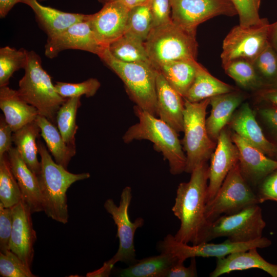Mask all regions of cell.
I'll use <instances>...</instances> for the list:
<instances>
[{
  "mask_svg": "<svg viewBox=\"0 0 277 277\" xmlns=\"http://www.w3.org/2000/svg\"><path fill=\"white\" fill-rule=\"evenodd\" d=\"M208 171L207 162L200 164L190 173L189 181L177 187L172 211L181 222L174 235L180 242L196 245L206 242L210 224L205 216Z\"/></svg>",
  "mask_w": 277,
  "mask_h": 277,
  "instance_id": "1",
  "label": "cell"
},
{
  "mask_svg": "<svg viewBox=\"0 0 277 277\" xmlns=\"http://www.w3.org/2000/svg\"><path fill=\"white\" fill-rule=\"evenodd\" d=\"M41 169L37 175L43 201V211L52 220L66 224L69 214L66 193L75 182L88 179V172L72 173L57 164L40 140L37 141Z\"/></svg>",
  "mask_w": 277,
  "mask_h": 277,
  "instance_id": "2",
  "label": "cell"
},
{
  "mask_svg": "<svg viewBox=\"0 0 277 277\" xmlns=\"http://www.w3.org/2000/svg\"><path fill=\"white\" fill-rule=\"evenodd\" d=\"M138 122L127 129L122 137L126 144L135 140H148L168 162L170 172L177 175L185 172L186 156L179 138L178 132L168 124L135 105Z\"/></svg>",
  "mask_w": 277,
  "mask_h": 277,
  "instance_id": "3",
  "label": "cell"
},
{
  "mask_svg": "<svg viewBox=\"0 0 277 277\" xmlns=\"http://www.w3.org/2000/svg\"><path fill=\"white\" fill-rule=\"evenodd\" d=\"M98 57L121 79L135 105L157 117L156 79L158 70L151 63L121 61L113 56L107 47Z\"/></svg>",
  "mask_w": 277,
  "mask_h": 277,
  "instance_id": "4",
  "label": "cell"
},
{
  "mask_svg": "<svg viewBox=\"0 0 277 277\" xmlns=\"http://www.w3.org/2000/svg\"><path fill=\"white\" fill-rule=\"evenodd\" d=\"M24 70L25 74L18 83L19 95L37 109L38 115L56 126L57 112L67 98L57 92L50 76L42 67L40 56L35 51H28Z\"/></svg>",
  "mask_w": 277,
  "mask_h": 277,
  "instance_id": "5",
  "label": "cell"
},
{
  "mask_svg": "<svg viewBox=\"0 0 277 277\" xmlns=\"http://www.w3.org/2000/svg\"><path fill=\"white\" fill-rule=\"evenodd\" d=\"M196 32L185 29L172 21L153 28L145 45L151 64L157 70L174 61L196 60L198 44Z\"/></svg>",
  "mask_w": 277,
  "mask_h": 277,
  "instance_id": "6",
  "label": "cell"
},
{
  "mask_svg": "<svg viewBox=\"0 0 277 277\" xmlns=\"http://www.w3.org/2000/svg\"><path fill=\"white\" fill-rule=\"evenodd\" d=\"M184 99V135L181 143L186 156L185 172L191 173L196 166L210 159L216 142L209 137L206 124V110L210 98L198 102Z\"/></svg>",
  "mask_w": 277,
  "mask_h": 277,
  "instance_id": "7",
  "label": "cell"
},
{
  "mask_svg": "<svg viewBox=\"0 0 277 277\" xmlns=\"http://www.w3.org/2000/svg\"><path fill=\"white\" fill-rule=\"evenodd\" d=\"M259 204L256 193L243 176L239 163L229 171L214 197L207 202L205 216L209 223L223 215L235 213Z\"/></svg>",
  "mask_w": 277,
  "mask_h": 277,
  "instance_id": "8",
  "label": "cell"
},
{
  "mask_svg": "<svg viewBox=\"0 0 277 277\" xmlns=\"http://www.w3.org/2000/svg\"><path fill=\"white\" fill-rule=\"evenodd\" d=\"M259 204L250 205L232 214L223 215L210 224L206 242L226 237L234 243H245L263 236L266 227Z\"/></svg>",
  "mask_w": 277,
  "mask_h": 277,
  "instance_id": "9",
  "label": "cell"
},
{
  "mask_svg": "<svg viewBox=\"0 0 277 277\" xmlns=\"http://www.w3.org/2000/svg\"><path fill=\"white\" fill-rule=\"evenodd\" d=\"M132 199V189L130 186L122 190L118 206L111 199H107L104 207L109 213L117 227L116 236L119 239V247L116 253L110 260L104 262L103 266L112 271L114 265L121 262L128 265L135 263V249L134 239L136 229L143 226L144 219L139 217L132 222L128 214V209Z\"/></svg>",
  "mask_w": 277,
  "mask_h": 277,
  "instance_id": "10",
  "label": "cell"
},
{
  "mask_svg": "<svg viewBox=\"0 0 277 277\" xmlns=\"http://www.w3.org/2000/svg\"><path fill=\"white\" fill-rule=\"evenodd\" d=\"M270 24L266 18L255 25L233 27L223 42L221 54L223 68L231 61L244 59L253 62L268 46Z\"/></svg>",
  "mask_w": 277,
  "mask_h": 277,
  "instance_id": "11",
  "label": "cell"
},
{
  "mask_svg": "<svg viewBox=\"0 0 277 277\" xmlns=\"http://www.w3.org/2000/svg\"><path fill=\"white\" fill-rule=\"evenodd\" d=\"M271 244V241L270 240L262 236L245 243H234L227 239L220 244L206 242L190 246L188 244L176 241L174 235L169 234L159 242L157 247L160 252L169 253L178 260L185 261L187 259L196 257L222 258L235 252L245 251L253 248H266Z\"/></svg>",
  "mask_w": 277,
  "mask_h": 277,
  "instance_id": "12",
  "label": "cell"
},
{
  "mask_svg": "<svg viewBox=\"0 0 277 277\" xmlns=\"http://www.w3.org/2000/svg\"><path fill=\"white\" fill-rule=\"evenodd\" d=\"M170 3L172 21L195 32L200 24L214 17L238 14L231 0H170Z\"/></svg>",
  "mask_w": 277,
  "mask_h": 277,
  "instance_id": "13",
  "label": "cell"
},
{
  "mask_svg": "<svg viewBox=\"0 0 277 277\" xmlns=\"http://www.w3.org/2000/svg\"><path fill=\"white\" fill-rule=\"evenodd\" d=\"M130 9L122 3L112 2L103 5L99 11L89 14L88 22L100 45L107 47L125 33Z\"/></svg>",
  "mask_w": 277,
  "mask_h": 277,
  "instance_id": "14",
  "label": "cell"
},
{
  "mask_svg": "<svg viewBox=\"0 0 277 277\" xmlns=\"http://www.w3.org/2000/svg\"><path fill=\"white\" fill-rule=\"evenodd\" d=\"M88 17L85 21L70 26L56 36L47 38L45 45L46 56L53 58L67 49L83 50L99 56L106 47L97 42L88 22Z\"/></svg>",
  "mask_w": 277,
  "mask_h": 277,
  "instance_id": "15",
  "label": "cell"
},
{
  "mask_svg": "<svg viewBox=\"0 0 277 277\" xmlns=\"http://www.w3.org/2000/svg\"><path fill=\"white\" fill-rule=\"evenodd\" d=\"M231 133L225 128L222 130L210 159L207 203L214 197L229 171L239 163V150Z\"/></svg>",
  "mask_w": 277,
  "mask_h": 277,
  "instance_id": "16",
  "label": "cell"
},
{
  "mask_svg": "<svg viewBox=\"0 0 277 277\" xmlns=\"http://www.w3.org/2000/svg\"><path fill=\"white\" fill-rule=\"evenodd\" d=\"M11 208L13 223L9 249L31 269L34 245L36 240L31 217L32 213L23 200Z\"/></svg>",
  "mask_w": 277,
  "mask_h": 277,
  "instance_id": "17",
  "label": "cell"
},
{
  "mask_svg": "<svg viewBox=\"0 0 277 277\" xmlns=\"http://www.w3.org/2000/svg\"><path fill=\"white\" fill-rule=\"evenodd\" d=\"M231 135L239 150L241 173L250 186H258L266 176L277 169L276 160L267 156L235 132H232Z\"/></svg>",
  "mask_w": 277,
  "mask_h": 277,
  "instance_id": "18",
  "label": "cell"
},
{
  "mask_svg": "<svg viewBox=\"0 0 277 277\" xmlns=\"http://www.w3.org/2000/svg\"><path fill=\"white\" fill-rule=\"evenodd\" d=\"M228 125L234 132L244 140L258 148L267 156L275 160V148L264 134L248 103H243L240 106Z\"/></svg>",
  "mask_w": 277,
  "mask_h": 277,
  "instance_id": "19",
  "label": "cell"
},
{
  "mask_svg": "<svg viewBox=\"0 0 277 277\" xmlns=\"http://www.w3.org/2000/svg\"><path fill=\"white\" fill-rule=\"evenodd\" d=\"M156 93L157 117L178 133L183 132L184 99L159 71L156 79Z\"/></svg>",
  "mask_w": 277,
  "mask_h": 277,
  "instance_id": "20",
  "label": "cell"
},
{
  "mask_svg": "<svg viewBox=\"0 0 277 277\" xmlns=\"http://www.w3.org/2000/svg\"><path fill=\"white\" fill-rule=\"evenodd\" d=\"M11 170L19 186L22 200L32 213L43 211V201L37 175L25 163L16 148L7 152Z\"/></svg>",
  "mask_w": 277,
  "mask_h": 277,
  "instance_id": "21",
  "label": "cell"
},
{
  "mask_svg": "<svg viewBox=\"0 0 277 277\" xmlns=\"http://www.w3.org/2000/svg\"><path fill=\"white\" fill-rule=\"evenodd\" d=\"M246 97L245 93L237 89L210 98L211 112L206 118V124L208 135L213 141L216 142L220 133Z\"/></svg>",
  "mask_w": 277,
  "mask_h": 277,
  "instance_id": "22",
  "label": "cell"
},
{
  "mask_svg": "<svg viewBox=\"0 0 277 277\" xmlns=\"http://www.w3.org/2000/svg\"><path fill=\"white\" fill-rule=\"evenodd\" d=\"M253 248L245 251L232 253L225 257L216 259L215 267L210 277H219L235 271L252 268L261 269L272 277H277V264L266 261Z\"/></svg>",
  "mask_w": 277,
  "mask_h": 277,
  "instance_id": "23",
  "label": "cell"
},
{
  "mask_svg": "<svg viewBox=\"0 0 277 277\" xmlns=\"http://www.w3.org/2000/svg\"><path fill=\"white\" fill-rule=\"evenodd\" d=\"M0 108L13 132L35 121L38 112L19 95L17 90L8 86L0 87Z\"/></svg>",
  "mask_w": 277,
  "mask_h": 277,
  "instance_id": "24",
  "label": "cell"
},
{
  "mask_svg": "<svg viewBox=\"0 0 277 277\" xmlns=\"http://www.w3.org/2000/svg\"><path fill=\"white\" fill-rule=\"evenodd\" d=\"M33 11L39 27L46 33L47 38L64 31L70 26L87 19L88 14L69 13L41 5L32 0L29 6Z\"/></svg>",
  "mask_w": 277,
  "mask_h": 277,
  "instance_id": "25",
  "label": "cell"
},
{
  "mask_svg": "<svg viewBox=\"0 0 277 277\" xmlns=\"http://www.w3.org/2000/svg\"><path fill=\"white\" fill-rule=\"evenodd\" d=\"M237 89L213 76L198 63L194 81L184 98L191 102H198Z\"/></svg>",
  "mask_w": 277,
  "mask_h": 277,
  "instance_id": "26",
  "label": "cell"
},
{
  "mask_svg": "<svg viewBox=\"0 0 277 277\" xmlns=\"http://www.w3.org/2000/svg\"><path fill=\"white\" fill-rule=\"evenodd\" d=\"M41 129L36 120L13 132L12 141L22 159L36 175L39 172L41 163L38 161L37 144Z\"/></svg>",
  "mask_w": 277,
  "mask_h": 277,
  "instance_id": "27",
  "label": "cell"
},
{
  "mask_svg": "<svg viewBox=\"0 0 277 277\" xmlns=\"http://www.w3.org/2000/svg\"><path fill=\"white\" fill-rule=\"evenodd\" d=\"M174 256L167 253L137 260L126 268L116 271L121 277H165L170 267L177 261Z\"/></svg>",
  "mask_w": 277,
  "mask_h": 277,
  "instance_id": "28",
  "label": "cell"
},
{
  "mask_svg": "<svg viewBox=\"0 0 277 277\" xmlns=\"http://www.w3.org/2000/svg\"><path fill=\"white\" fill-rule=\"evenodd\" d=\"M197 64L196 60L174 61L162 65L157 70L184 98L194 81Z\"/></svg>",
  "mask_w": 277,
  "mask_h": 277,
  "instance_id": "29",
  "label": "cell"
},
{
  "mask_svg": "<svg viewBox=\"0 0 277 277\" xmlns=\"http://www.w3.org/2000/svg\"><path fill=\"white\" fill-rule=\"evenodd\" d=\"M36 121L41 129V135L55 162L67 169L71 159L76 154V148L67 145L57 126L46 117L38 115Z\"/></svg>",
  "mask_w": 277,
  "mask_h": 277,
  "instance_id": "30",
  "label": "cell"
},
{
  "mask_svg": "<svg viewBox=\"0 0 277 277\" xmlns=\"http://www.w3.org/2000/svg\"><path fill=\"white\" fill-rule=\"evenodd\" d=\"M107 48L113 56L121 61L151 63L145 42L129 33L126 32L111 43Z\"/></svg>",
  "mask_w": 277,
  "mask_h": 277,
  "instance_id": "31",
  "label": "cell"
},
{
  "mask_svg": "<svg viewBox=\"0 0 277 277\" xmlns=\"http://www.w3.org/2000/svg\"><path fill=\"white\" fill-rule=\"evenodd\" d=\"M81 105V97L68 98L61 106L56 116V126L64 141L68 146L75 148V136L78 128L76 114Z\"/></svg>",
  "mask_w": 277,
  "mask_h": 277,
  "instance_id": "32",
  "label": "cell"
},
{
  "mask_svg": "<svg viewBox=\"0 0 277 277\" xmlns=\"http://www.w3.org/2000/svg\"><path fill=\"white\" fill-rule=\"evenodd\" d=\"M223 68L225 72L244 90L254 92L265 87L251 61L235 60Z\"/></svg>",
  "mask_w": 277,
  "mask_h": 277,
  "instance_id": "33",
  "label": "cell"
},
{
  "mask_svg": "<svg viewBox=\"0 0 277 277\" xmlns=\"http://www.w3.org/2000/svg\"><path fill=\"white\" fill-rule=\"evenodd\" d=\"M21 201V191L6 153L0 157V203L5 207L11 208Z\"/></svg>",
  "mask_w": 277,
  "mask_h": 277,
  "instance_id": "34",
  "label": "cell"
},
{
  "mask_svg": "<svg viewBox=\"0 0 277 277\" xmlns=\"http://www.w3.org/2000/svg\"><path fill=\"white\" fill-rule=\"evenodd\" d=\"M152 28L150 0L130 9L126 32L145 42Z\"/></svg>",
  "mask_w": 277,
  "mask_h": 277,
  "instance_id": "35",
  "label": "cell"
},
{
  "mask_svg": "<svg viewBox=\"0 0 277 277\" xmlns=\"http://www.w3.org/2000/svg\"><path fill=\"white\" fill-rule=\"evenodd\" d=\"M28 51L17 50L9 46L0 49V87L8 86L13 74L24 69L27 62Z\"/></svg>",
  "mask_w": 277,
  "mask_h": 277,
  "instance_id": "36",
  "label": "cell"
},
{
  "mask_svg": "<svg viewBox=\"0 0 277 277\" xmlns=\"http://www.w3.org/2000/svg\"><path fill=\"white\" fill-rule=\"evenodd\" d=\"M252 63L265 87L277 85V52L270 44Z\"/></svg>",
  "mask_w": 277,
  "mask_h": 277,
  "instance_id": "37",
  "label": "cell"
},
{
  "mask_svg": "<svg viewBox=\"0 0 277 277\" xmlns=\"http://www.w3.org/2000/svg\"><path fill=\"white\" fill-rule=\"evenodd\" d=\"M55 87L57 92L63 97L68 98L72 97H86L94 96L100 87L101 83L95 78H90L79 83H70L56 82Z\"/></svg>",
  "mask_w": 277,
  "mask_h": 277,
  "instance_id": "38",
  "label": "cell"
},
{
  "mask_svg": "<svg viewBox=\"0 0 277 277\" xmlns=\"http://www.w3.org/2000/svg\"><path fill=\"white\" fill-rule=\"evenodd\" d=\"M0 275L2 277H35L31 269L10 250L0 252Z\"/></svg>",
  "mask_w": 277,
  "mask_h": 277,
  "instance_id": "39",
  "label": "cell"
},
{
  "mask_svg": "<svg viewBox=\"0 0 277 277\" xmlns=\"http://www.w3.org/2000/svg\"><path fill=\"white\" fill-rule=\"evenodd\" d=\"M261 1L231 0L239 16L240 25L250 26L263 21V18H261L259 14Z\"/></svg>",
  "mask_w": 277,
  "mask_h": 277,
  "instance_id": "40",
  "label": "cell"
},
{
  "mask_svg": "<svg viewBox=\"0 0 277 277\" xmlns=\"http://www.w3.org/2000/svg\"><path fill=\"white\" fill-rule=\"evenodd\" d=\"M259 114L265 126L269 138L276 150L275 159L277 160V107L269 106L259 109Z\"/></svg>",
  "mask_w": 277,
  "mask_h": 277,
  "instance_id": "41",
  "label": "cell"
},
{
  "mask_svg": "<svg viewBox=\"0 0 277 277\" xmlns=\"http://www.w3.org/2000/svg\"><path fill=\"white\" fill-rule=\"evenodd\" d=\"M12 211L11 208H6L0 203V252L9 250L12 229Z\"/></svg>",
  "mask_w": 277,
  "mask_h": 277,
  "instance_id": "42",
  "label": "cell"
},
{
  "mask_svg": "<svg viewBox=\"0 0 277 277\" xmlns=\"http://www.w3.org/2000/svg\"><path fill=\"white\" fill-rule=\"evenodd\" d=\"M258 186L256 194L259 204L267 201L277 202V169L266 176Z\"/></svg>",
  "mask_w": 277,
  "mask_h": 277,
  "instance_id": "43",
  "label": "cell"
},
{
  "mask_svg": "<svg viewBox=\"0 0 277 277\" xmlns=\"http://www.w3.org/2000/svg\"><path fill=\"white\" fill-rule=\"evenodd\" d=\"M150 7L153 28L172 21L170 0H150Z\"/></svg>",
  "mask_w": 277,
  "mask_h": 277,
  "instance_id": "44",
  "label": "cell"
},
{
  "mask_svg": "<svg viewBox=\"0 0 277 277\" xmlns=\"http://www.w3.org/2000/svg\"><path fill=\"white\" fill-rule=\"evenodd\" d=\"M185 261H177L170 267L166 274L165 277H196L197 276L196 262L195 258H191L190 264L186 267Z\"/></svg>",
  "mask_w": 277,
  "mask_h": 277,
  "instance_id": "45",
  "label": "cell"
},
{
  "mask_svg": "<svg viewBox=\"0 0 277 277\" xmlns=\"http://www.w3.org/2000/svg\"><path fill=\"white\" fill-rule=\"evenodd\" d=\"M13 131L7 123L5 117L0 118V157L7 153L12 147Z\"/></svg>",
  "mask_w": 277,
  "mask_h": 277,
  "instance_id": "46",
  "label": "cell"
},
{
  "mask_svg": "<svg viewBox=\"0 0 277 277\" xmlns=\"http://www.w3.org/2000/svg\"><path fill=\"white\" fill-rule=\"evenodd\" d=\"M256 100L277 107V85L265 87L254 92Z\"/></svg>",
  "mask_w": 277,
  "mask_h": 277,
  "instance_id": "47",
  "label": "cell"
},
{
  "mask_svg": "<svg viewBox=\"0 0 277 277\" xmlns=\"http://www.w3.org/2000/svg\"><path fill=\"white\" fill-rule=\"evenodd\" d=\"M32 0H0V17L5 18L12 8L17 3H23L30 6Z\"/></svg>",
  "mask_w": 277,
  "mask_h": 277,
  "instance_id": "48",
  "label": "cell"
},
{
  "mask_svg": "<svg viewBox=\"0 0 277 277\" xmlns=\"http://www.w3.org/2000/svg\"><path fill=\"white\" fill-rule=\"evenodd\" d=\"M269 43L277 52V21L273 24H270Z\"/></svg>",
  "mask_w": 277,
  "mask_h": 277,
  "instance_id": "49",
  "label": "cell"
},
{
  "mask_svg": "<svg viewBox=\"0 0 277 277\" xmlns=\"http://www.w3.org/2000/svg\"><path fill=\"white\" fill-rule=\"evenodd\" d=\"M103 5L112 2L122 3L129 8H131L134 6L143 4L148 0H97Z\"/></svg>",
  "mask_w": 277,
  "mask_h": 277,
  "instance_id": "50",
  "label": "cell"
},
{
  "mask_svg": "<svg viewBox=\"0 0 277 277\" xmlns=\"http://www.w3.org/2000/svg\"><path fill=\"white\" fill-rule=\"evenodd\" d=\"M46 0H39V2H43V1H45Z\"/></svg>",
  "mask_w": 277,
  "mask_h": 277,
  "instance_id": "51",
  "label": "cell"
}]
</instances>
